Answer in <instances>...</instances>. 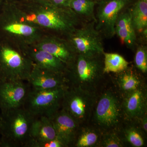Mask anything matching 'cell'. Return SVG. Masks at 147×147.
Here are the masks:
<instances>
[{"label":"cell","mask_w":147,"mask_h":147,"mask_svg":"<svg viewBox=\"0 0 147 147\" xmlns=\"http://www.w3.org/2000/svg\"><path fill=\"white\" fill-rule=\"evenodd\" d=\"M135 65L144 73L147 71V49L146 46L140 45L137 48L134 57Z\"/></svg>","instance_id":"obj_26"},{"label":"cell","mask_w":147,"mask_h":147,"mask_svg":"<svg viewBox=\"0 0 147 147\" xmlns=\"http://www.w3.org/2000/svg\"><path fill=\"white\" fill-rule=\"evenodd\" d=\"M103 73H118L128 67L129 63L121 55L117 53H105L103 54Z\"/></svg>","instance_id":"obj_21"},{"label":"cell","mask_w":147,"mask_h":147,"mask_svg":"<svg viewBox=\"0 0 147 147\" xmlns=\"http://www.w3.org/2000/svg\"><path fill=\"white\" fill-rule=\"evenodd\" d=\"M33 67L26 55L0 43V74L3 80L27 82Z\"/></svg>","instance_id":"obj_6"},{"label":"cell","mask_w":147,"mask_h":147,"mask_svg":"<svg viewBox=\"0 0 147 147\" xmlns=\"http://www.w3.org/2000/svg\"><path fill=\"white\" fill-rule=\"evenodd\" d=\"M30 89L27 82L3 80L0 84V111L24 106Z\"/></svg>","instance_id":"obj_10"},{"label":"cell","mask_w":147,"mask_h":147,"mask_svg":"<svg viewBox=\"0 0 147 147\" xmlns=\"http://www.w3.org/2000/svg\"><path fill=\"white\" fill-rule=\"evenodd\" d=\"M35 117L24 106L0 111V147H26Z\"/></svg>","instance_id":"obj_2"},{"label":"cell","mask_w":147,"mask_h":147,"mask_svg":"<svg viewBox=\"0 0 147 147\" xmlns=\"http://www.w3.org/2000/svg\"><path fill=\"white\" fill-rule=\"evenodd\" d=\"M3 79L2 78L1 76V74H0V84H1V82L2 81Z\"/></svg>","instance_id":"obj_30"},{"label":"cell","mask_w":147,"mask_h":147,"mask_svg":"<svg viewBox=\"0 0 147 147\" xmlns=\"http://www.w3.org/2000/svg\"><path fill=\"white\" fill-rule=\"evenodd\" d=\"M71 0H51L53 4L60 7H68Z\"/></svg>","instance_id":"obj_28"},{"label":"cell","mask_w":147,"mask_h":147,"mask_svg":"<svg viewBox=\"0 0 147 147\" xmlns=\"http://www.w3.org/2000/svg\"><path fill=\"white\" fill-rule=\"evenodd\" d=\"M36 48L50 53L67 66L68 69L75 60L76 52L68 40L57 37L48 38L37 45Z\"/></svg>","instance_id":"obj_14"},{"label":"cell","mask_w":147,"mask_h":147,"mask_svg":"<svg viewBox=\"0 0 147 147\" xmlns=\"http://www.w3.org/2000/svg\"><path fill=\"white\" fill-rule=\"evenodd\" d=\"M0 17V28L7 33L29 37L36 32V29L33 26L20 21L13 23L2 16Z\"/></svg>","instance_id":"obj_18"},{"label":"cell","mask_w":147,"mask_h":147,"mask_svg":"<svg viewBox=\"0 0 147 147\" xmlns=\"http://www.w3.org/2000/svg\"><path fill=\"white\" fill-rule=\"evenodd\" d=\"M96 129L92 128H79L74 144L76 147H93L99 143L100 136Z\"/></svg>","instance_id":"obj_23"},{"label":"cell","mask_w":147,"mask_h":147,"mask_svg":"<svg viewBox=\"0 0 147 147\" xmlns=\"http://www.w3.org/2000/svg\"><path fill=\"white\" fill-rule=\"evenodd\" d=\"M49 119L55 129L56 139L62 144L63 147L73 146L80 125L61 109Z\"/></svg>","instance_id":"obj_11"},{"label":"cell","mask_w":147,"mask_h":147,"mask_svg":"<svg viewBox=\"0 0 147 147\" xmlns=\"http://www.w3.org/2000/svg\"><path fill=\"white\" fill-rule=\"evenodd\" d=\"M124 136L125 140L132 146L141 147L144 145L142 133L135 127L130 126L125 129Z\"/></svg>","instance_id":"obj_24"},{"label":"cell","mask_w":147,"mask_h":147,"mask_svg":"<svg viewBox=\"0 0 147 147\" xmlns=\"http://www.w3.org/2000/svg\"><path fill=\"white\" fill-rule=\"evenodd\" d=\"M19 21L49 29L67 36L78 28L79 16L69 7H60L51 2L27 9H17L5 13Z\"/></svg>","instance_id":"obj_1"},{"label":"cell","mask_w":147,"mask_h":147,"mask_svg":"<svg viewBox=\"0 0 147 147\" xmlns=\"http://www.w3.org/2000/svg\"><path fill=\"white\" fill-rule=\"evenodd\" d=\"M129 10L135 30L142 33L147 28V0H137Z\"/></svg>","instance_id":"obj_20"},{"label":"cell","mask_w":147,"mask_h":147,"mask_svg":"<svg viewBox=\"0 0 147 147\" xmlns=\"http://www.w3.org/2000/svg\"><path fill=\"white\" fill-rule=\"evenodd\" d=\"M115 32L122 42L129 48L133 49L137 42L136 30L132 24L129 9L122 11L116 21Z\"/></svg>","instance_id":"obj_17"},{"label":"cell","mask_w":147,"mask_h":147,"mask_svg":"<svg viewBox=\"0 0 147 147\" xmlns=\"http://www.w3.org/2000/svg\"><path fill=\"white\" fill-rule=\"evenodd\" d=\"M33 64L40 68L66 76L68 67L65 64L50 53L36 48L26 53Z\"/></svg>","instance_id":"obj_16"},{"label":"cell","mask_w":147,"mask_h":147,"mask_svg":"<svg viewBox=\"0 0 147 147\" xmlns=\"http://www.w3.org/2000/svg\"><path fill=\"white\" fill-rule=\"evenodd\" d=\"M67 86L46 90L30 88L24 107L34 117L43 116L50 118L61 108L64 93Z\"/></svg>","instance_id":"obj_5"},{"label":"cell","mask_w":147,"mask_h":147,"mask_svg":"<svg viewBox=\"0 0 147 147\" xmlns=\"http://www.w3.org/2000/svg\"><path fill=\"white\" fill-rule=\"evenodd\" d=\"M95 3L92 0H71L68 7L71 9L79 16L90 21L96 22L94 9Z\"/></svg>","instance_id":"obj_22"},{"label":"cell","mask_w":147,"mask_h":147,"mask_svg":"<svg viewBox=\"0 0 147 147\" xmlns=\"http://www.w3.org/2000/svg\"><path fill=\"white\" fill-rule=\"evenodd\" d=\"M32 89H53L68 86L66 76L53 73L33 64L27 81Z\"/></svg>","instance_id":"obj_12"},{"label":"cell","mask_w":147,"mask_h":147,"mask_svg":"<svg viewBox=\"0 0 147 147\" xmlns=\"http://www.w3.org/2000/svg\"><path fill=\"white\" fill-rule=\"evenodd\" d=\"M92 115L100 128L106 131L117 128L123 115L122 102L116 93L107 91L97 98Z\"/></svg>","instance_id":"obj_7"},{"label":"cell","mask_w":147,"mask_h":147,"mask_svg":"<svg viewBox=\"0 0 147 147\" xmlns=\"http://www.w3.org/2000/svg\"><path fill=\"white\" fill-rule=\"evenodd\" d=\"M101 55H76L67 74L68 85L95 92L104 74Z\"/></svg>","instance_id":"obj_3"},{"label":"cell","mask_w":147,"mask_h":147,"mask_svg":"<svg viewBox=\"0 0 147 147\" xmlns=\"http://www.w3.org/2000/svg\"><path fill=\"white\" fill-rule=\"evenodd\" d=\"M117 84L120 91L123 95L137 90L142 86L140 78L128 68L118 73Z\"/></svg>","instance_id":"obj_19"},{"label":"cell","mask_w":147,"mask_h":147,"mask_svg":"<svg viewBox=\"0 0 147 147\" xmlns=\"http://www.w3.org/2000/svg\"><path fill=\"white\" fill-rule=\"evenodd\" d=\"M39 147H63V146L58 139H55L41 144Z\"/></svg>","instance_id":"obj_27"},{"label":"cell","mask_w":147,"mask_h":147,"mask_svg":"<svg viewBox=\"0 0 147 147\" xmlns=\"http://www.w3.org/2000/svg\"><path fill=\"white\" fill-rule=\"evenodd\" d=\"M95 92L68 85L64 93L61 108L79 125L88 121L92 115L97 100Z\"/></svg>","instance_id":"obj_4"},{"label":"cell","mask_w":147,"mask_h":147,"mask_svg":"<svg viewBox=\"0 0 147 147\" xmlns=\"http://www.w3.org/2000/svg\"><path fill=\"white\" fill-rule=\"evenodd\" d=\"M123 113L129 120H140L147 113V93L142 87L124 95Z\"/></svg>","instance_id":"obj_13"},{"label":"cell","mask_w":147,"mask_h":147,"mask_svg":"<svg viewBox=\"0 0 147 147\" xmlns=\"http://www.w3.org/2000/svg\"><path fill=\"white\" fill-rule=\"evenodd\" d=\"M56 139V132L51 120L45 116L35 117L32 123L26 147H39L45 142Z\"/></svg>","instance_id":"obj_15"},{"label":"cell","mask_w":147,"mask_h":147,"mask_svg":"<svg viewBox=\"0 0 147 147\" xmlns=\"http://www.w3.org/2000/svg\"><path fill=\"white\" fill-rule=\"evenodd\" d=\"M67 36L77 55L94 56L104 53L102 36L96 29L95 21L77 28Z\"/></svg>","instance_id":"obj_8"},{"label":"cell","mask_w":147,"mask_h":147,"mask_svg":"<svg viewBox=\"0 0 147 147\" xmlns=\"http://www.w3.org/2000/svg\"><path fill=\"white\" fill-rule=\"evenodd\" d=\"M131 0H101L95 16V28L102 37L111 38L115 35V25L120 13Z\"/></svg>","instance_id":"obj_9"},{"label":"cell","mask_w":147,"mask_h":147,"mask_svg":"<svg viewBox=\"0 0 147 147\" xmlns=\"http://www.w3.org/2000/svg\"><path fill=\"white\" fill-rule=\"evenodd\" d=\"M99 146L104 147H122L124 146L122 139L116 133L108 132L100 137Z\"/></svg>","instance_id":"obj_25"},{"label":"cell","mask_w":147,"mask_h":147,"mask_svg":"<svg viewBox=\"0 0 147 147\" xmlns=\"http://www.w3.org/2000/svg\"><path fill=\"white\" fill-rule=\"evenodd\" d=\"M142 122V126L143 130L146 132V133L147 132V113L145 114L144 116L140 119Z\"/></svg>","instance_id":"obj_29"}]
</instances>
